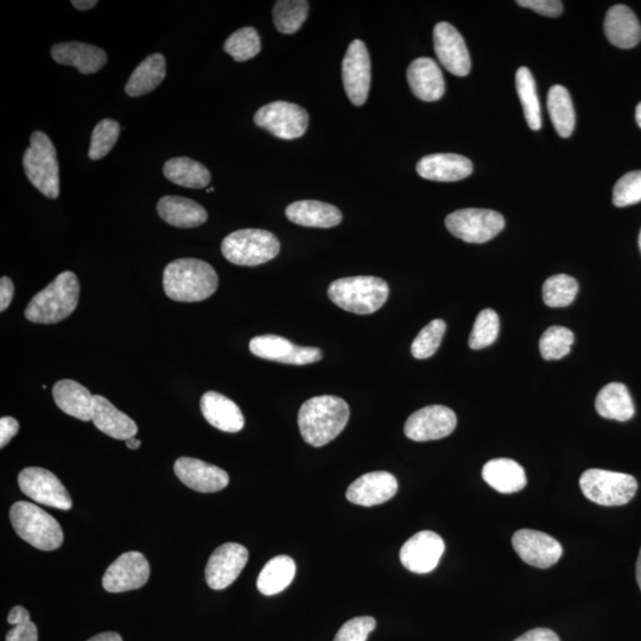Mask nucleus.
<instances>
[{
  "label": "nucleus",
  "mask_w": 641,
  "mask_h": 641,
  "mask_svg": "<svg viewBox=\"0 0 641 641\" xmlns=\"http://www.w3.org/2000/svg\"><path fill=\"white\" fill-rule=\"evenodd\" d=\"M482 478L495 491L504 494L522 491L528 482L524 468L511 459L488 461L482 468Z\"/></svg>",
  "instance_id": "obj_31"
},
{
  "label": "nucleus",
  "mask_w": 641,
  "mask_h": 641,
  "mask_svg": "<svg viewBox=\"0 0 641 641\" xmlns=\"http://www.w3.org/2000/svg\"><path fill=\"white\" fill-rule=\"evenodd\" d=\"M408 81L412 93L423 101L440 100L446 92V82L441 68L433 59L420 57L411 62Z\"/></svg>",
  "instance_id": "obj_23"
},
{
  "label": "nucleus",
  "mask_w": 641,
  "mask_h": 641,
  "mask_svg": "<svg viewBox=\"0 0 641 641\" xmlns=\"http://www.w3.org/2000/svg\"><path fill=\"white\" fill-rule=\"evenodd\" d=\"M575 341L570 329L554 326L545 330L539 340V351L545 360H560L570 353Z\"/></svg>",
  "instance_id": "obj_41"
},
{
  "label": "nucleus",
  "mask_w": 641,
  "mask_h": 641,
  "mask_svg": "<svg viewBox=\"0 0 641 641\" xmlns=\"http://www.w3.org/2000/svg\"><path fill=\"white\" fill-rule=\"evenodd\" d=\"M52 57L60 65L75 67L86 75L99 72L107 62L103 49L81 42L56 44L52 49Z\"/></svg>",
  "instance_id": "obj_25"
},
{
  "label": "nucleus",
  "mask_w": 641,
  "mask_h": 641,
  "mask_svg": "<svg viewBox=\"0 0 641 641\" xmlns=\"http://www.w3.org/2000/svg\"><path fill=\"white\" fill-rule=\"evenodd\" d=\"M23 167L31 184L44 196L52 200L59 198V161L54 144L46 133L36 131L31 135L30 148L23 156Z\"/></svg>",
  "instance_id": "obj_6"
},
{
  "label": "nucleus",
  "mask_w": 641,
  "mask_h": 641,
  "mask_svg": "<svg viewBox=\"0 0 641 641\" xmlns=\"http://www.w3.org/2000/svg\"><path fill=\"white\" fill-rule=\"evenodd\" d=\"M308 14L306 0H279L274 8V22L279 33L293 35L307 21Z\"/></svg>",
  "instance_id": "obj_38"
},
{
  "label": "nucleus",
  "mask_w": 641,
  "mask_h": 641,
  "mask_svg": "<svg viewBox=\"0 0 641 641\" xmlns=\"http://www.w3.org/2000/svg\"><path fill=\"white\" fill-rule=\"evenodd\" d=\"M126 446H128L129 449L136 450L141 447V441L135 439V437H132V439L126 441Z\"/></svg>",
  "instance_id": "obj_55"
},
{
  "label": "nucleus",
  "mask_w": 641,
  "mask_h": 641,
  "mask_svg": "<svg viewBox=\"0 0 641 641\" xmlns=\"http://www.w3.org/2000/svg\"><path fill=\"white\" fill-rule=\"evenodd\" d=\"M448 231L469 244H484L497 237L505 228V219L490 209L467 208L449 214Z\"/></svg>",
  "instance_id": "obj_9"
},
{
  "label": "nucleus",
  "mask_w": 641,
  "mask_h": 641,
  "mask_svg": "<svg viewBox=\"0 0 641 641\" xmlns=\"http://www.w3.org/2000/svg\"><path fill=\"white\" fill-rule=\"evenodd\" d=\"M255 123L277 138L293 141L307 132L309 114L296 104L275 101L260 107L255 114Z\"/></svg>",
  "instance_id": "obj_10"
},
{
  "label": "nucleus",
  "mask_w": 641,
  "mask_h": 641,
  "mask_svg": "<svg viewBox=\"0 0 641 641\" xmlns=\"http://www.w3.org/2000/svg\"><path fill=\"white\" fill-rule=\"evenodd\" d=\"M212 192H214V188H208L207 189V193H212Z\"/></svg>",
  "instance_id": "obj_59"
},
{
  "label": "nucleus",
  "mask_w": 641,
  "mask_h": 641,
  "mask_svg": "<svg viewBox=\"0 0 641 641\" xmlns=\"http://www.w3.org/2000/svg\"><path fill=\"white\" fill-rule=\"evenodd\" d=\"M514 641H561L554 631L549 628H535L518 637Z\"/></svg>",
  "instance_id": "obj_50"
},
{
  "label": "nucleus",
  "mask_w": 641,
  "mask_h": 641,
  "mask_svg": "<svg viewBox=\"0 0 641 641\" xmlns=\"http://www.w3.org/2000/svg\"><path fill=\"white\" fill-rule=\"evenodd\" d=\"M157 212L167 224L180 228L198 227L208 219L200 203L181 196H164L157 203Z\"/></svg>",
  "instance_id": "obj_29"
},
{
  "label": "nucleus",
  "mask_w": 641,
  "mask_h": 641,
  "mask_svg": "<svg viewBox=\"0 0 641 641\" xmlns=\"http://www.w3.org/2000/svg\"><path fill=\"white\" fill-rule=\"evenodd\" d=\"M500 321L497 313L492 309H485L475 320L471 336H469V347L482 349L494 344L498 339Z\"/></svg>",
  "instance_id": "obj_43"
},
{
  "label": "nucleus",
  "mask_w": 641,
  "mask_h": 641,
  "mask_svg": "<svg viewBox=\"0 0 641 641\" xmlns=\"http://www.w3.org/2000/svg\"><path fill=\"white\" fill-rule=\"evenodd\" d=\"M641 201V170L625 174L615 183L613 203L617 207L636 205Z\"/></svg>",
  "instance_id": "obj_45"
},
{
  "label": "nucleus",
  "mask_w": 641,
  "mask_h": 641,
  "mask_svg": "<svg viewBox=\"0 0 641 641\" xmlns=\"http://www.w3.org/2000/svg\"><path fill=\"white\" fill-rule=\"evenodd\" d=\"M376 625L371 617L354 618L340 628L334 641H366Z\"/></svg>",
  "instance_id": "obj_46"
},
{
  "label": "nucleus",
  "mask_w": 641,
  "mask_h": 641,
  "mask_svg": "<svg viewBox=\"0 0 641 641\" xmlns=\"http://www.w3.org/2000/svg\"><path fill=\"white\" fill-rule=\"evenodd\" d=\"M416 170L425 180L456 182L473 173V163L461 155L435 154L423 157Z\"/></svg>",
  "instance_id": "obj_22"
},
{
  "label": "nucleus",
  "mask_w": 641,
  "mask_h": 641,
  "mask_svg": "<svg viewBox=\"0 0 641 641\" xmlns=\"http://www.w3.org/2000/svg\"><path fill=\"white\" fill-rule=\"evenodd\" d=\"M447 325L443 320L431 321L425 326L420 334L416 336L411 345V353L416 359H428L433 357L440 348Z\"/></svg>",
  "instance_id": "obj_42"
},
{
  "label": "nucleus",
  "mask_w": 641,
  "mask_h": 641,
  "mask_svg": "<svg viewBox=\"0 0 641 641\" xmlns=\"http://www.w3.org/2000/svg\"><path fill=\"white\" fill-rule=\"evenodd\" d=\"M639 247H640V251H641V231H640V234H639Z\"/></svg>",
  "instance_id": "obj_58"
},
{
  "label": "nucleus",
  "mask_w": 641,
  "mask_h": 641,
  "mask_svg": "<svg viewBox=\"0 0 641 641\" xmlns=\"http://www.w3.org/2000/svg\"><path fill=\"white\" fill-rule=\"evenodd\" d=\"M219 278L212 265L193 258L176 259L164 270V293L176 302H201L214 295Z\"/></svg>",
  "instance_id": "obj_2"
},
{
  "label": "nucleus",
  "mask_w": 641,
  "mask_h": 641,
  "mask_svg": "<svg viewBox=\"0 0 641 641\" xmlns=\"http://www.w3.org/2000/svg\"><path fill=\"white\" fill-rule=\"evenodd\" d=\"M579 283L568 275L552 276L543 285V300L548 307L564 308L574 302Z\"/></svg>",
  "instance_id": "obj_39"
},
{
  "label": "nucleus",
  "mask_w": 641,
  "mask_h": 641,
  "mask_svg": "<svg viewBox=\"0 0 641 641\" xmlns=\"http://www.w3.org/2000/svg\"><path fill=\"white\" fill-rule=\"evenodd\" d=\"M88 641H123V639L116 632H106L98 634Z\"/></svg>",
  "instance_id": "obj_54"
},
{
  "label": "nucleus",
  "mask_w": 641,
  "mask_h": 641,
  "mask_svg": "<svg viewBox=\"0 0 641 641\" xmlns=\"http://www.w3.org/2000/svg\"><path fill=\"white\" fill-rule=\"evenodd\" d=\"M25 620H30V614L27 611V609H25L22 606H16L11 609V612L8 617L9 624L15 626L19 623H22V621H25Z\"/></svg>",
  "instance_id": "obj_52"
},
{
  "label": "nucleus",
  "mask_w": 641,
  "mask_h": 641,
  "mask_svg": "<svg viewBox=\"0 0 641 641\" xmlns=\"http://www.w3.org/2000/svg\"><path fill=\"white\" fill-rule=\"evenodd\" d=\"M516 88L529 128L533 131L541 130V103H539L538 99L536 81L530 69L526 67L518 69L516 74Z\"/></svg>",
  "instance_id": "obj_37"
},
{
  "label": "nucleus",
  "mask_w": 641,
  "mask_h": 641,
  "mask_svg": "<svg viewBox=\"0 0 641 641\" xmlns=\"http://www.w3.org/2000/svg\"><path fill=\"white\" fill-rule=\"evenodd\" d=\"M150 564L141 552L130 551L119 556L103 577V587L109 593H124L147 585Z\"/></svg>",
  "instance_id": "obj_15"
},
{
  "label": "nucleus",
  "mask_w": 641,
  "mask_h": 641,
  "mask_svg": "<svg viewBox=\"0 0 641 641\" xmlns=\"http://www.w3.org/2000/svg\"><path fill=\"white\" fill-rule=\"evenodd\" d=\"M434 48L437 59L449 73L456 76H467L471 72L472 61L466 42L452 24L441 22L436 25Z\"/></svg>",
  "instance_id": "obj_19"
},
{
  "label": "nucleus",
  "mask_w": 641,
  "mask_h": 641,
  "mask_svg": "<svg viewBox=\"0 0 641 641\" xmlns=\"http://www.w3.org/2000/svg\"><path fill=\"white\" fill-rule=\"evenodd\" d=\"M201 411L206 421L225 433H239L245 418L239 406L221 393L209 391L201 398Z\"/></svg>",
  "instance_id": "obj_24"
},
{
  "label": "nucleus",
  "mask_w": 641,
  "mask_h": 641,
  "mask_svg": "<svg viewBox=\"0 0 641 641\" xmlns=\"http://www.w3.org/2000/svg\"><path fill=\"white\" fill-rule=\"evenodd\" d=\"M281 244L271 232L264 230H240L227 236L221 244L222 255L232 264L257 266L277 257Z\"/></svg>",
  "instance_id": "obj_7"
},
{
  "label": "nucleus",
  "mask_w": 641,
  "mask_h": 641,
  "mask_svg": "<svg viewBox=\"0 0 641 641\" xmlns=\"http://www.w3.org/2000/svg\"><path fill=\"white\" fill-rule=\"evenodd\" d=\"M637 582L641 590V549H640L638 561H637Z\"/></svg>",
  "instance_id": "obj_56"
},
{
  "label": "nucleus",
  "mask_w": 641,
  "mask_h": 641,
  "mask_svg": "<svg viewBox=\"0 0 641 641\" xmlns=\"http://www.w3.org/2000/svg\"><path fill=\"white\" fill-rule=\"evenodd\" d=\"M636 120L641 129V103L637 106L636 109Z\"/></svg>",
  "instance_id": "obj_57"
},
{
  "label": "nucleus",
  "mask_w": 641,
  "mask_h": 641,
  "mask_svg": "<svg viewBox=\"0 0 641 641\" xmlns=\"http://www.w3.org/2000/svg\"><path fill=\"white\" fill-rule=\"evenodd\" d=\"M163 174L177 186L194 189L205 188L212 180L205 165L189 157L171 158L164 164Z\"/></svg>",
  "instance_id": "obj_34"
},
{
  "label": "nucleus",
  "mask_w": 641,
  "mask_h": 641,
  "mask_svg": "<svg viewBox=\"0 0 641 641\" xmlns=\"http://www.w3.org/2000/svg\"><path fill=\"white\" fill-rule=\"evenodd\" d=\"M92 422L101 433L116 440L129 441L138 433L136 422L103 396H94Z\"/></svg>",
  "instance_id": "obj_26"
},
{
  "label": "nucleus",
  "mask_w": 641,
  "mask_h": 641,
  "mask_svg": "<svg viewBox=\"0 0 641 641\" xmlns=\"http://www.w3.org/2000/svg\"><path fill=\"white\" fill-rule=\"evenodd\" d=\"M250 351L256 357L287 365H309L322 359L316 347H302L278 335H260L250 342Z\"/></svg>",
  "instance_id": "obj_14"
},
{
  "label": "nucleus",
  "mask_w": 641,
  "mask_h": 641,
  "mask_svg": "<svg viewBox=\"0 0 641 641\" xmlns=\"http://www.w3.org/2000/svg\"><path fill=\"white\" fill-rule=\"evenodd\" d=\"M54 401L65 414L80 421H92L94 396L71 379L61 380L53 387Z\"/></svg>",
  "instance_id": "obj_28"
},
{
  "label": "nucleus",
  "mask_w": 641,
  "mask_h": 641,
  "mask_svg": "<svg viewBox=\"0 0 641 641\" xmlns=\"http://www.w3.org/2000/svg\"><path fill=\"white\" fill-rule=\"evenodd\" d=\"M6 641H38L37 627L31 620L22 621L12 628Z\"/></svg>",
  "instance_id": "obj_48"
},
{
  "label": "nucleus",
  "mask_w": 641,
  "mask_h": 641,
  "mask_svg": "<svg viewBox=\"0 0 641 641\" xmlns=\"http://www.w3.org/2000/svg\"><path fill=\"white\" fill-rule=\"evenodd\" d=\"M580 487L585 497L601 506H623L634 498L638 482L630 474L588 469L582 474Z\"/></svg>",
  "instance_id": "obj_8"
},
{
  "label": "nucleus",
  "mask_w": 641,
  "mask_h": 641,
  "mask_svg": "<svg viewBox=\"0 0 641 641\" xmlns=\"http://www.w3.org/2000/svg\"><path fill=\"white\" fill-rule=\"evenodd\" d=\"M72 5L75 9L86 11L93 9L98 2L97 0H73Z\"/></svg>",
  "instance_id": "obj_53"
},
{
  "label": "nucleus",
  "mask_w": 641,
  "mask_h": 641,
  "mask_svg": "<svg viewBox=\"0 0 641 641\" xmlns=\"http://www.w3.org/2000/svg\"><path fill=\"white\" fill-rule=\"evenodd\" d=\"M120 135V126L113 119H104L95 126L92 133L90 152L91 160L98 161L104 158L116 145Z\"/></svg>",
  "instance_id": "obj_44"
},
{
  "label": "nucleus",
  "mask_w": 641,
  "mask_h": 641,
  "mask_svg": "<svg viewBox=\"0 0 641 641\" xmlns=\"http://www.w3.org/2000/svg\"><path fill=\"white\" fill-rule=\"evenodd\" d=\"M517 4L547 17H558L563 12V4L558 0H518Z\"/></svg>",
  "instance_id": "obj_47"
},
{
  "label": "nucleus",
  "mask_w": 641,
  "mask_h": 641,
  "mask_svg": "<svg viewBox=\"0 0 641 641\" xmlns=\"http://www.w3.org/2000/svg\"><path fill=\"white\" fill-rule=\"evenodd\" d=\"M398 481L391 473L372 472L364 474L348 487L346 497L352 504L376 506L395 497Z\"/></svg>",
  "instance_id": "obj_21"
},
{
  "label": "nucleus",
  "mask_w": 641,
  "mask_h": 641,
  "mask_svg": "<svg viewBox=\"0 0 641 641\" xmlns=\"http://www.w3.org/2000/svg\"><path fill=\"white\" fill-rule=\"evenodd\" d=\"M605 34L613 46L631 49L641 41V25L626 5H614L605 18Z\"/></svg>",
  "instance_id": "obj_27"
},
{
  "label": "nucleus",
  "mask_w": 641,
  "mask_h": 641,
  "mask_svg": "<svg viewBox=\"0 0 641 641\" xmlns=\"http://www.w3.org/2000/svg\"><path fill=\"white\" fill-rule=\"evenodd\" d=\"M10 520L17 535L38 550L54 551L63 544L60 524L41 507L18 501L11 507Z\"/></svg>",
  "instance_id": "obj_5"
},
{
  "label": "nucleus",
  "mask_w": 641,
  "mask_h": 641,
  "mask_svg": "<svg viewBox=\"0 0 641 641\" xmlns=\"http://www.w3.org/2000/svg\"><path fill=\"white\" fill-rule=\"evenodd\" d=\"M458 424L455 412L443 405H430L414 412L406 421L404 433L416 442L444 439L453 433Z\"/></svg>",
  "instance_id": "obj_12"
},
{
  "label": "nucleus",
  "mask_w": 641,
  "mask_h": 641,
  "mask_svg": "<svg viewBox=\"0 0 641 641\" xmlns=\"http://www.w3.org/2000/svg\"><path fill=\"white\" fill-rule=\"evenodd\" d=\"M80 283L72 271L62 272L44 288L25 309L27 320L41 325H54L66 320L78 307Z\"/></svg>",
  "instance_id": "obj_3"
},
{
  "label": "nucleus",
  "mask_w": 641,
  "mask_h": 641,
  "mask_svg": "<svg viewBox=\"0 0 641 641\" xmlns=\"http://www.w3.org/2000/svg\"><path fill=\"white\" fill-rule=\"evenodd\" d=\"M14 295V283H12L9 277H2V279H0V312L3 313L9 308Z\"/></svg>",
  "instance_id": "obj_51"
},
{
  "label": "nucleus",
  "mask_w": 641,
  "mask_h": 641,
  "mask_svg": "<svg viewBox=\"0 0 641 641\" xmlns=\"http://www.w3.org/2000/svg\"><path fill=\"white\" fill-rule=\"evenodd\" d=\"M285 214L291 222L304 227L330 228L338 226L342 221V214L338 208L314 200L291 203Z\"/></svg>",
  "instance_id": "obj_30"
},
{
  "label": "nucleus",
  "mask_w": 641,
  "mask_h": 641,
  "mask_svg": "<svg viewBox=\"0 0 641 641\" xmlns=\"http://www.w3.org/2000/svg\"><path fill=\"white\" fill-rule=\"evenodd\" d=\"M18 485L25 495L38 504L62 511H69L73 507V500L67 488L55 474L47 469L38 467L23 469L18 475Z\"/></svg>",
  "instance_id": "obj_11"
},
{
  "label": "nucleus",
  "mask_w": 641,
  "mask_h": 641,
  "mask_svg": "<svg viewBox=\"0 0 641 641\" xmlns=\"http://www.w3.org/2000/svg\"><path fill=\"white\" fill-rule=\"evenodd\" d=\"M548 111L556 132L563 138L573 135L576 114L566 87L555 85L548 93Z\"/></svg>",
  "instance_id": "obj_36"
},
{
  "label": "nucleus",
  "mask_w": 641,
  "mask_h": 641,
  "mask_svg": "<svg viewBox=\"0 0 641 641\" xmlns=\"http://www.w3.org/2000/svg\"><path fill=\"white\" fill-rule=\"evenodd\" d=\"M342 80L352 104L363 106L371 87V59L363 41L355 40L348 47L342 62Z\"/></svg>",
  "instance_id": "obj_13"
},
{
  "label": "nucleus",
  "mask_w": 641,
  "mask_h": 641,
  "mask_svg": "<svg viewBox=\"0 0 641 641\" xmlns=\"http://www.w3.org/2000/svg\"><path fill=\"white\" fill-rule=\"evenodd\" d=\"M595 409L601 417L619 422L630 421L636 412L630 391L621 383L602 387L596 396Z\"/></svg>",
  "instance_id": "obj_32"
},
{
  "label": "nucleus",
  "mask_w": 641,
  "mask_h": 641,
  "mask_svg": "<svg viewBox=\"0 0 641 641\" xmlns=\"http://www.w3.org/2000/svg\"><path fill=\"white\" fill-rule=\"evenodd\" d=\"M389 294V285L384 279L372 276L336 279L328 289V296L336 306L358 315L376 313Z\"/></svg>",
  "instance_id": "obj_4"
},
{
  "label": "nucleus",
  "mask_w": 641,
  "mask_h": 641,
  "mask_svg": "<svg viewBox=\"0 0 641 641\" xmlns=\"http://www.w3.org/2000/svg\"><path fill=\"white\" fill-rule=\"evenodd\" d=\"M296 564L289 556L272 558L258 576L257 587L265 596H272L283 592L294 581Z\"/></svg>",
  "instance_id": "obj_35"
},
{
  "label": "nucleus",
  "mask_w": 641,
  "mask_h": 641,
  "mask_svg": "<svg viewBox=\"0 0 641 641\" xmlns=\"http://www.w3.org/2000/svg\"><path fill=\"white\" fill-rule=\"evenodd\" d=\"M349 420V406L335 396L309 399L298 412V428L310 446L323 447L338 437Z\"/></svg>",
  "instance_id": "obj_1"
},
{
  "label": "nucleus",
  "mask_w": 641,
  "mask_h": 641,
  "mask_svg": "<svg viewBox=\"0 0 641 641\" xmlns=\"http://www.w3.org/2000/svg\"><path fill=\"white\" fill-rule=\"evenodd\" d=\"M225 52L237 62L253 59L262 50V41L255 28L239 29L227 38L224 44Z\"/></svg>",
  "instance_id": "obj_40"
},
{
  "label": "nucleus",
  "mask_w": 641,
  "mask_h": 641,
  "mask_svg": "<svg viewBox=\"0 0 641 641\" xmlns=\"http://www.w3.org/2000/svg\"><path fill=\"white\" fill-rule=\"evenodd\" d=\"M174 471L184 485L200 493L219 492L230 482L224 469L193 458L177 460Z\"/></svg>",
  "instance_id": "obj_20"
},
{
  "label": "nucleus",
  "mask_w": 641,
  "mask_h": 641,
  "mask_svg": "<svg viewBox=\"0 0 641 641\" xmlns=\"http://www.w3.org/2000/svg\"><path fill=\"white\" fill-rule=\"evenodd\" d=\"M19 423L14 417H2L0 420V448L8 446V443L18 434Z\"/></svg>",
  "instance_id": "obj_49"
},
{
  "label": "nucleus",
  "mask_w": 641,
  "mask_h": 641,
  "mask_svg": "<svg viewBox=\"0 0 641 641\" xmlns=\"http://www.w3.org/2000/svg\"><path fill=\"white\" fill-rule=\"evenodd\" d=\"M249 561V551L243 545L226 543L214 550L206 567L209 588L222 590L230 587Z\"/></svg>",
  "instance_id": "obj_17"
},
{
  "label": "nucleus",
  "mask_w": 641,
  "mask_h": 641,
  "mask_svg": "<svg viewBox=\"0 0 641 641\" xmlns=\"http://www.w3.org/2000/svg\"><path fill=\"white\" fill-rule=\"evenodd\" d=\"M512 545L525 563L539 569H548L560 561L562 545L547 533L536 530H519L512 537Z\"/></svg>",
  "instance_id": "obj_16"
},
{
  "label": "nucleus",
  "mask_w": 641,
  "mask_h": 641,
  "mask_svg": "<svg viewBox=\"0 0 641 641\" xmlns=\"http://www.w3.org/2000/svg\"><path fill=\"white\" fill-rule=\"evenodd\" d=\"M167 75V62L162 54H152L132 73L125 92L129 97L137 98L148 94L162 84Z\"/></svg>",
  "instance_id": "obj_33"
},
{
  "label": "nucleus",
  "mask_w": 641,
  "mask_h": 641,
  "mask_svg": "<svg viewBox=\"0 0 641 641\" xmlns=\"http://www.w3.org/2000/svg\"><path fill=\"white\" fill-rule=\"evenodd\" d=\"M446 545L433 531H421L412 536L401 550L403 566L415 574H428L439 566Z\"/></svg>",
  "instance_id": "obj_18"
}]
</instances>
